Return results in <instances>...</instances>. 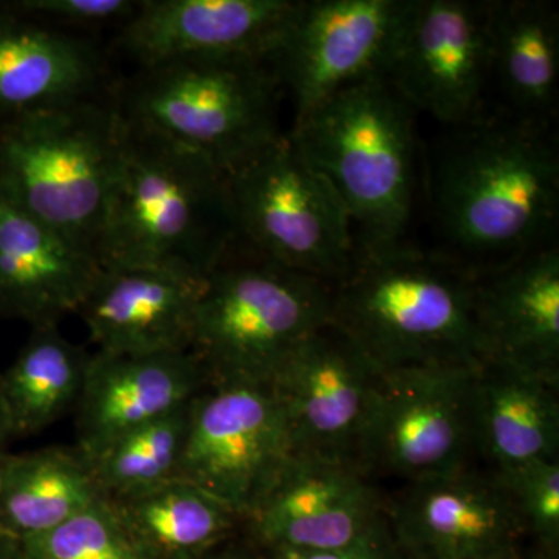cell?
Listing matches in <instances>:
<instances>
[{
	"label": "cell",
	"instance_id": "3957f363",
	"mask_svg": "<svg viewBox=\"0 0 559 559\" xmlns=\"http://www.w3.org/2000/svg\"><path fill=\"white\" fill-rule=\"evenodd\" d=\"M331 325L380 371L479 369L474 275L403 242L358 253L333 286Z\"/></svg>",
	"mask_w": 559,
	"mask_h": 559
},
{
	"label": "cell",
	"instance_id": "ba28073f",
	"mask_svg": "<svg viewBox=\"0 0 559 559\" xmlns=\"http://www.w3.org/2000/svg\"><path fill=\"white\" fill-rule=\"evenodd\" d=\"M229 183L238 240L330 285L347 277L358 255L347 212L288 132L229 171Z\"/></svg>",
	"mask_w": 559,
	"mask_h": 559
},
{
	"label": "cell",
	"instance_id": "836d02e7",
	"mask_svg": "<svg viewBox=\"0 0 559 559\" xmlns=\"http://www.w3.org/2000/svg\"><path fill=\"white\" fill-rule=\"evenodd\" d=\"M11 440L9 430L3 425L2 418H0V468H2L3 462H5L7 455L10 454L9 441Z\"/></svg>",
	"mask_w": 559,
	"mask_h": 559
},
{
	"label": "cell",
	"instance_id": "9c48e42d",
	"mask_svg": "<svg viewBox=\"0 0 559 559\" xmlns=\"http://www.w3.org/2000/svg\"><path fill=\"white\" fill-rule=\"evenodd\" d=\"M294 457L282 404L263 384H207L191 403L176 480L245 521Z\"/></svg>",
	"mask_w": 559,
	"mask_h": 559
},
{
	"label": "cell",
	"instance_id": "7402d4cb",
	"mask_svg": "<svg viewBox=\"0 0 559 559\" xmlns=\"http://www.w3.org/2000/svg\"><path fill=\"white\" fill-rule=\"evenodd\" d=\"M495 112L554 128L559 108V13L544 0H488V95Z\"/></svg>",
	"mask_w": 559,
	"mask_h": 559
},
{
	"label": "cell",
	"instance_id": "e0dca14e",
	"mask_svg": "<svg viewBox=\"0 0 559 559\" xmlns=\"http://www.w3.org/2000/svg\"><path fill=\"white\" fill-rule=\"evenodd\" d=\"M474 319L485 362L559 384L558 242L474 275Z\"/></svg>",
	"mask_w": 559,
	"mask_h": 559
},
{
	"label": "cell",
	"instance_id": "d590c367",
	"mask_svg": "<svg viewBox=\"0 0 559 559\" xmlns=\"http://www.w3.org/2000/svg\"><path fill=\"white\" fill-rule=\"evenodd\" d=\"M522 558H524V557H522Z\"/></svg>",
	"mask_w": 559,
	"mask_h": 559
},
{
	"label": "cell",
	"instance_id": "603a6c76",
	"mask_svg": "<svg viewBox=\"0 0 559 559\" xmlns=\"http://www.w3.org/2000/svg\"><path fill=\"white\" fill-rule=\"evenodd\" d=\"M476 459L495 476L559 459V384L499 362L473 377Z\"/></svg>",
	"mask_w": 559,
	"mask_h": 559
},
{
	"label": "cell",
	"instance_id": "5b68a950",
	"mask_svg": "<svg viewBox=\"0 0 559 559\" xmlns=\"http://www.w3.org/2000/svg\"><path fill=\"white\" fill-rule=\"evenodd\" d=\"M274 58L198 55L117 80L121 119L207 157L227 173L282 139Z\"/></svg>",
	"mask_w": 559,
	"mask_h": 559
},
{
	"label": "cell",
	"instance_id": "44dd1931",
	"mask_svg": "<svg viewBox=\"0 0 559 559\" xmlns=\"http://www.w3.org/2000/svg\"><path fill=\"white\" fill-rule=\"evenodd\" d=\"M204 280L143 267H102L79 314L98 353L187 352Z\"/></svg>",
	"mask_w": 559,
	"mask_h": 559
},
{
	"label": "cell",
	"instance_id": "2e32d148",
	"mask_svg": "<svg viewBox=\"0 0 559 559\" xmlns=\"http://www.w3.org/2000/svg\"><path fill=\"white\" fill-rule=\"evenodd\" d=\"M305 0H142L114 49L135 68L198 55L274 58Z\"/></svg>",
	"mask_w": 559,
	"mask_h": 559
},
{
	"label": "cell",
	"instance_id": "d6986e66",
	"mask_svg": "<svg viewBox=\"0 0 559 559\" xmlns=\"http://www.w3.org/2000/svg\"><path fill=\"white\" fill-rule=\"evenodd\" d=\"M117 80L86 35L46 27L0 2V124L110 97Z\"/></svg>",
	"mask_w": 559,
	"mask_h": 559
},
{
	"label": "cell",
	"instance_id": "8fae6325",
	"mask_svg": "<svg viewBox=\"0 0 559 559\" xmlns=\"http://www.w3.org/2000/svg\"><path fill=\"white\" fill-rule=\"evenodd\" d=\"M476 370L381 371L364 474L409 484L477 463L471 396Z\"/></svg>",
	"mask_w": 559,
	"mask_h": 559
},
{
	"label": "cell",
	"instance_id": "d6a6232c",
	"mask_svg": "<svg viewBox=\"0 0 559 559\" xmlns=\"http://www.w3.org/2000/svg\"><path fill=\"white\" fill-rule=\"evenodd\" d=\"M0 559H20L17 544L0 533Z\"/></svg>",
	"mask_w": 559,
	"mask_h": 559
},
{
	"label": "cell",
	"instance_id": "7c38bea8",
	"mask_svg": "<svg viewBox=\"0 0 559 559\" xmlns=\"http://www.w3.org/2000/svg\"><path fill=\"white\" fill-rule=\"evenodd\" d=\"M381 371L340 330L326 325L272 378L294 455L362 471V452Z\"/></svg>",
	"mask_w": 559,
	"mask_h": 559
},
{
	"label": "cell",
	"instance_id": "cb8c5ba5",
	"mask_svg": "<svg viewBox=\"0 0 559 559\" xmlns=\"http://www.w3.org/2000/svg\"><path fill=\"white\" fill-rule=\"evenodd\" d=\"M103 498L90 460L76 447L10 452L0 468V533L24 543Z\"/></svg>",
	"mask_w": 559,
	"mask_h": 559
},
{
	"label": "cell",
	"instance_id": "30bf717a",
	"mask_svg": "<svg viewBox=\"0 0 559 559\" xmlns=\"http://www.w3.org/2000/svg\"><path fill=\"white\" fill-rule=\"evenodd\" d=\"M381 79L444 128L488 109V0H407Z\"/></svg>",
	"mask_w": 559,
	"mask_h": 559
},
{
	"label": "cell",
	"instance_id": "484cf974",
	"mask_svg": "<svg viewBox=\"0 0 559 559\" xmlns=\"http://www.w3.org/2000/svg\"><path fill=\"white\" fill-rule=\"evenodd\" d=\"M110 502L151 559H204L241 533L237 513L183 480L165 481Z\"/></svg>",
	"mask_w": 559,
	"mask_h": 559
},
{
	"label": "cell",
	"instance_id": "4dcf8cb0",
	"mask_svg": "<svg viewBox=\"0 0 559 559\" xmlns=\"http://www.w3.org/2000/svg\"><path fill=\"white\" fill-rule=\"evenodd\" d=\"M264 550V549H263ZM271 559H411L404 554L389 525L370 538L360 540L355 546L340 550L301 551V550H264Z\"/></svg>",
	"mask_w": 559,
	"mask_h": 559
},
{
	"label": "cell",
	"instance_id": "6da1fadb",
	"mask_svg": "<svg viewBox=\"0 0 559 559\" xmlns=\"http://www.w3.org/2000/svg\"><path fill=\"white\" fill-rule=\"evenodd\" d=\"M430 168L440 252L469 274L558 242L559 151L554 128L487 109L448 128Z\"/></svg>",
	"mask_w": 559,
	"mask_h": 559
},
{
	"label": "cell",
	"instance_id": "ac0fdd59",
	"mask_svg": "<svg viewBox=\"0 0 559 559\" xmlns=\"http://www.w3.org/2000/svg\"><path fill=\"white\" fill-rule=\"evenodd\" d=\"M205 385L207 378L190 349L94 353L75 406L76 448L94 459L132 430L189 406Z\"/></svg>",
	"mask_w": 559,
	"mask_h": 559
},
{
	"label": "cell",
	"instance_id": "277c9868",
	"mask_svg": "<svg viewBox=\"0 0 559 559\" xmlns=\"http://www.w3.org/2000/svg\"><path fill=\"white\" fill-rule=\"evenodd\" d=\"M415 116L388 81L373 76L337 92L288 132L336 191L358 253L407 242L417 187Z\"/></svg>",
	"mask_w": 559,
	"mask_h": 559
},
{
	"label": "cell",
	"instance_id": "7a4b0ae2",
	"mask_svg": "<svg viewBox=\"0 0 559 559\" xmlns=\"http://www.w3.org/2000/svg\"><path fill=\"white\" fill-rule=\"evenodd\" d=\"M237 241L229 173L124 121L123 162L97 246L102 267L205 280Z\"/></svg>",
	"mask_w": 559,
	"mask_h": 559
},
{
	"label": "cell",
	"instance_id": "52a82bcc",
	"mask_svg": "<svg viewBox=\"0 0 559 559\" xmlns=\"http://www.w3.org/2000/svg\"><path fill=\"white\" fill-rule=\"evenodd\" d=\"M123 148L114 94L7 121L0 124V189L97 255Z\"/></svg>",
	"mask_w": 559,
	"mask_h": 559
},
{
	"label": "cell",
	"instance_id": "f546056e",
	"mask_svg": "<svg viewBox=\"0 0 559 559\" xmlns=\"http://www.w3.org/2000/svg\"><path fill=\"white\" fill-rule=\"evenodd\" d=\"M7 10L55 31L90 33L127 24L139 2L132 0H0Z\"/></svg>",
	"mask_w": 559,
	"mask_h": 559
},
{
	"label": "cell",
	"instance_id": "e575fe53",
	"mask_svg": "<svg viewBox=\"0 0 559 559\" xmlns=\"http://www.w3.org/2000/svg\"><path fill=\"white\" fill-rule=\"evenodd\" d=\"M522 559H559V550L540 549L533 546L528 554H524Z\"/></svg>",
	"mask_w": 559,
	"mask_h": 559
},
{
	"label": "cell",
	"instance_id": "5bb4252c",
	"mask_svg": "<svg viewBox=\"0 0 559 559\" xmlns=\"http://www.w3.org/2000/svg\"><path fill=\"white\" fill-rule=\"evenodd\" d=\"M407 0H305L274 57L294 123L359 81L381 76Z\"/></svg>",
	"mask_w": 559,
	"mask_h": 559
},
{
	"label": "cell",
	"instance_id": "ffe728a7",
	"mask_svg": "<svg viewBox=\"0 0 559 559\" xmlns=\"http://www.w3.org/2000/svg\"><path fill=\"white\" fill-rule=\"evenodd\" d=\"M102 264L0 189V318L55 326L75 314Z\"/></svg>",
	"mask_w": 559,
	"mask_h": 559
},
{
	"label": "cell",
	"instance_id": "4fadbf2b",
	"mask_svg": "<svg viewBox=\"0 0 559 559\" xmlns=\"http://www.w3.org/2000/svg\"><path fill=\"white\" fill-rule=\"evenodd\" d=\"M393 538L411 559H522L524 528L498 476L479 463L385 496Z\"/></svg>",
	"mask_w": 559,
	"mask_h": 559
},
{
	"label": "cell",
	"instance_id": "f1b7e54d",
	"mask_svg": "<svg viewBox=\"0 0 559 559\" xmlns=\"http://www.w3.org/2000/svg\"><path fill=\"white\" fill-rule=\"evenodd\" d=\"M498 477L533 546L559 550V459L540 460Z\"/></svg>",
	"mask_w": 559,
	"mask_h": 559
},
{
	"label": "cell",
	"instance_id": "8992f818",
	"mask_svg": "<svg viewBox=\"0 0 559 559\" xmlns=\"http://www.w3.org/2000/svg\"><path fill=\"white\" fill-rule=\"evenodd\" d=\"M333 285L264 259L238 240L204 283L190 352L207 384L270 385L331 322Z\"/></svg>",
	"mask_w": 559,
	"mask_h": 559
},
{
	"label": "cell",
	"instance_id": "9a60e30c",
	"mask_svg": "<svg viewBox=\"0 0 559 559\" xmlns=\"http://www.w3.org/2000/svg\"><path fill=\"white\" fill-rule=\"evenodd\" d=\"M371 480L353 466L294 455L241 533L264 550L355 546L389 525L385 496Z\"/></svg>",
	"mask_w": 559,
	"mask_h": 559
},
{
	"label": "cell",
	"instance_id": "83f0119b",
	"mask_svg": "<svg viewBox=\"0 0 559 559\" xmlns=\"http://www.w3.org/2000/svg\"><path fill=\"white\" fill-rule=\"evenodd\" d=\"M17 549L20 559H151L108 498Z\"/></svg>",
	"mask_w": 559,
	"mask_h": 559
},
{
	"label": "cell",
	"instance_id": "1f68e13d",
	"mask_svg": "<svg viewBox=\"0 0 559 559\" xmlns=\"http://www.w3.org/2000/svg\"><path fill=\"white\" fill-rule=\"evenodd\" d=\"M204 559H271L261 547L246 538L242 533L216 547Z\"/></svg>",
	"mask_w": 559,
	"mask_h": 559
},
{
	"label": "cell",
	"instance_id": "d4e9b609",
	"mask_svg": "<svg viewBox=\"0 0 559 559\" xmlns=\"http://www.w3.org/2000/svg\"><path fill=\"white\" fill-rule=\"evenodd\" d=\"M91 356L62 336L58 325L33 329L0 373V418L11 439L43 432L75 409Z\"/></svg>",
	"mask_w": 559,
	"mask_h": 559
},
{
	"label": "cell",
	"instance_id": "4316f807",
	"mask_svg": "<svg viewBox=\"0 0 559 559\" xmlns=\"http://www.w3.org/2000/svg\"><path fill=\"white\" fill-rule=\"evenodd\" d=\"M190 409L191 404L132 430L94 459H87L106 498H121L176 480L189 432Z\"/></svg>",
	"mask_w": 559,
	"mask_h": 559
}]
</instances>
